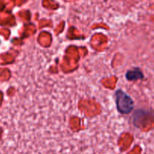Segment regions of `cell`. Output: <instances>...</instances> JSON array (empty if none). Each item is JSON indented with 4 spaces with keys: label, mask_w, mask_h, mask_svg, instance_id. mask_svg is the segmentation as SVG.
<instances>
[{
    "label": "cell",
    "mask_w": 154,
    "mask_h": 154,
    "mask_svg": "<svg viewBox=\"0 0 154 154\" xmlns=\"http://www.w3.org/2000/svg\"><path fill=\"white\" fill-rule=\"evenodd\" d=\"M115 98L117 109L121 114H127L132 111L134 108V102L130 96L119 90L115 93Z\"/></svg>",
    "instance_id": "1"
},
{
    "label": "cell",
    "mask_w": 154,
    "mask_h": 154,
    "mask_svg": "<svg viewBox=\"0 0 154 154\" xmlns=\"http://www.w3.org/2000/svg\"><path fill=\"white\" fill-rule=\"evenodd\" d=\"M126 78L128 81H136L142 79L144 78V75L139 69H135L133 70L128 71L126 74Z\"/></svg>",
    "instance_id": "2"
}]
</instances>
